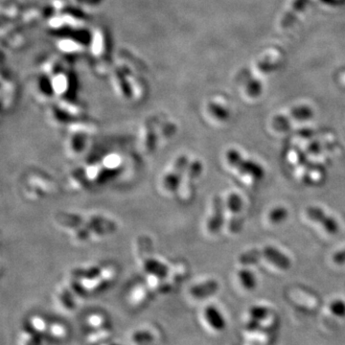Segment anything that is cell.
<instances>
[{"label":"cell","mask_w":345,"mask_h":345,"mask_svg":"<svg viewBox=\"0 0 345 345\" xmlns=\"http://www.w3.org/2000/svg\"><path fill=\"white\" fill-rule=\"evenodd\" d=\"M251 319L256 321H263L269 315V309L263 306H254L249 310Z\"/></svg>","instance_id":"cell-14"},{"label":"cell","mask_w":345,"mask_h":345,"mask_svg":"<svg viewBox=\"0 0 345 345\" xmlns=\"http://www.w3.org/2000/svg\"><path fill=\"white\" fill-rule=\"evenodd\" d=\"M227 205L228 208L232 213H239L242 210L243 207V202L240 196L236 194H231L228 199H227Z\"/></svg>","instance_id":"cell-13"},{"label":"cell","mask_w":345,"mask_h":345,"mask_svg":"<svg viewBox=\"0 0 345 345\" xmlns=\"http://www.w3.org/2000/svg\"><path fill=\"white\" fill-rule=\"evenodd\" d=\"M272 125L276 131L279 132H287L288 130L291 128L289 118L286 116H277L273 119Z\"/></svg>","instance_id":"cell-15"},{"label":"cell","mask_w":345,"mask_h":345,"mask_svg":"<svg viewBox=\"0 0 345 345\" xmlns=\"http://www.w3.org/2000/svg\"><path fill=\"white\" fill-rule=\"evenodd\" d=\"M73 288L76 291V294H78L79 296H83L85 294V289L82 287V285H80L79 283H73Z\"/></svg>","instance_id":"cell-20"},{"label":"cell","mask_w":345,"mask_h":345,"mask_svg":"<svg viewBox=\"0 0 345 345\" xmlns=\"http://www.w3.org/2000/svg\"><path fill=\"white\" fill-rule=\"evenodd\" d=\"M101 274V270L97 268H92L90 270H77L75 271L74 275L78 278H82V279H95Z\"/></svg>","instance_id":"cell-12"},{"label":"cell","mask_w":345,"mask_h":345,"mask_svg":"<svg viewBox=\"0 0 345 345\" xmlns=\"http://www.w3.org/2000/svg\"><path fill=\"white\" fill-rule=\"evenodd\" d=\"M239 279L242 286L248 291L253 290L257 286V280L254 273H252L248 270H242L239 271Z\"/></svg>","instance_id":"cell-7"},{"label":"cell","mask_w":345,"mask_h":345,"mask_svg":"<svg viewBox=\"0 0 345 345\" xmlns=\"http://www.w3.org/2000/svg\"><path fill=\"white\" fill-rule=\"evenodd\" d=\"M145 270L156 275L157 277H165L167 275L168 270L163 264L159 263L156 260H148L145 263Z\"/></svg>","instance_id":"cell-8"},{"label":"cell","mask_w":345,"mask_h":345,"mask_svg":"<svg viewBox=\"0 0 345 345\" xmlns=\"http://www.w3.org/2000/svg\"><path fill=\"white\" fill-rule=\"evenodd\" d=\"M330 310L338 318L345 317V302L342 300H335L330 305Z\"/></svg>","instance_id":"cell-17"},{"label":"cell","mask_w":345,"mask_h":345,"mask_svg":"<svg viewBox=\"0 0 345 345\" xmlns=\"http://www.w3.org/2000/svg\"><path fill=\"white\" fill-rule=\"evenodd\" d=\"M307 216L313 221L321 224L329 234H336L339 225L338 222L331 216H328L321 208L318 206H309L306 210Z\"/></svg>","instance_id":"cell-2"},{"label":"cell","mask_w":345,"mask_h":345,"mask_svg":"<svg viewBox=\"0 0 345 345\" xmlns=\"http://www.w3.org/2000/svg\"><path fill=\"white\" fill-rule=\"evenodd\" d=\"M262 256H264L270 263L279 268L280 270L287 271L291 268L292 263L290 258L275 247H265L262 250Z\"/></svg>","instance_id":"cell-3"},{"label":"cell","mask_w":345,"mask_h":345,"mask_svg":"<svg viewBox=\"0 0 345 345\" xmlns=\"http://www.w3.org/2000/svg\"><path fill=\"white\" fill-rule=\"evenodd\" d=\"M288 216H289V212H288L287 208L283 206H278L274 208L270 213V221L273 224H279L287 220Z\"/></svg>","instance_id":"cell-10"},{"label":"cell","mask_w":345,"mask_h":345,"mask_svg":"<svg viewBox=\"0 0 345 345\" xmlns=\"http://www.w3.org/2000/svg\"><path fill=\"white\" fill-rule=\"evenodd\" d=\"M113 345H117V344H113Z\"/></svg>","instance_id":"cell-21"},{"label":"cell","mask_w":345,"mask_h":345,"mask_svg":"<svg viewBox=\"0 0 345 345\" xmlns=\"http://www.w3.org/2000/svg\"><path fill=\"white\" fill-rule=\"evenodd\" d=\"M219 290V284L215 280H208L205 283L194 286L190 290V294L196 298H205L212 296Z\"/></svg>","instance_id":"cell-6"},{"label":"cell","mask_w":345,"mask_h":345,"mask_svg":"<svg viewBox=\"0 0 345 345\" xmlns=\"http://www.w3.org/2000/svg\"><path fill=\"white\" fill-rule=\"evenodd\" d=\"M333 262L337 265H344L345 264V248L336 252L333 256Z\"/></svg>","instance_id":"cell-18"},{"label":"cell","mask_w":345,"mask_h":345,"mask_svg":"<svg viewBox=\"0 0 345 345\" xmlns=\"http://www.w3.org/2000/svg\"><path fill=\"white\" fill-rule=\"evenodd\" d=\"M260 327H261V324H260L259 321H256V320H253V319H251L250 321H248L247 325H246V328H247V331H250V332L258 331Z\"/></svg>","instance_id":"cell-19"},{"label":"cell","mask_w":345,"mask_h":345,"mask_svg":"<svg viewBox=\"0 0 345 345\" xmlns=\"http://www.w3.org/2000/svg\"><path fill=\"white\" fill-rule=\"evenodd\" d=\"M223 223V205L221 197L214 198L213 214L209 221L208 229L212 233L219 232Z\"/></svg>","instance_id":"cell-4"},{"label":"cell","mask_w":345,"mask_h":345,"mask_svg":"<svg viewBox=\"0 0 345 345\" xmlns=\"http://www.w3.org/2000/svg\"><path fill=\"white\" fill-rule=\"evenodd\" d=\"M227 162L232 167L236 168L239 172L250 176L254 180H262L265 176L263 167L257 164L254 161L243 158L236 150H228L226 153Z\"/></svg>","instance_id":"cell-1"},{"label":"cell","mask_w":345,"mask_h":345,"mask_svg":"<svg viewBox=\"0 0 345 345\" xmlns=\"http://www.w3.org/2000/svg\"><path fill=\"white\" fill-rule=\"evenodd\" d=\"M313 116V112L312 109L307 106H301L294 108L292 112L290 113V117H292L295 120L298 121H305L309 120Z\"/></svg>","instance_id":"cell-9"},{"label":"cell","mask_w":345,"mask_h":345,"mask_svg":"<svg viewBox=\"0 0 345 345\" xmlns=\"http://www.w3.org/2000/svg\"><path fill=\"white\" fill-rule=\"evenodd\" d=\"M261 256H262L261 250L252 249V250H249L246 253L241 255L239 260H240V263L243 264V265H252V264L258 263Z\"/></svg>","instance_id":"cell-11"},{"label":"cell","mask_w":345,"mask_h":345,"mask_svg":"<svg viewBox=\"0 0 345 345\" xmlns=\"http://www.w3.org/2000/svg\"><path fill=\"white\" fill-rule=\"evenodd\" d=\"M205 318L207 323L216 331H222L226 326V322L222 312L212 305L206 307L205 310Z\"/></svg>","instance_id":"cell-5"},{"label":"cell","mask_w":345,"mask_h":345,"mask_svg":"<svg viewBox=\"0 0 345 345\" xmlns=\"http://www.w3.org/2000/svg\"><path fill=\"white\" fill-rule=\"evenodd\" d=\"M132 339L136 343H149L154 340V336L147 331H138L133 334Z\"/></svg>","instance_id":"cell-16"}]
</instances>
